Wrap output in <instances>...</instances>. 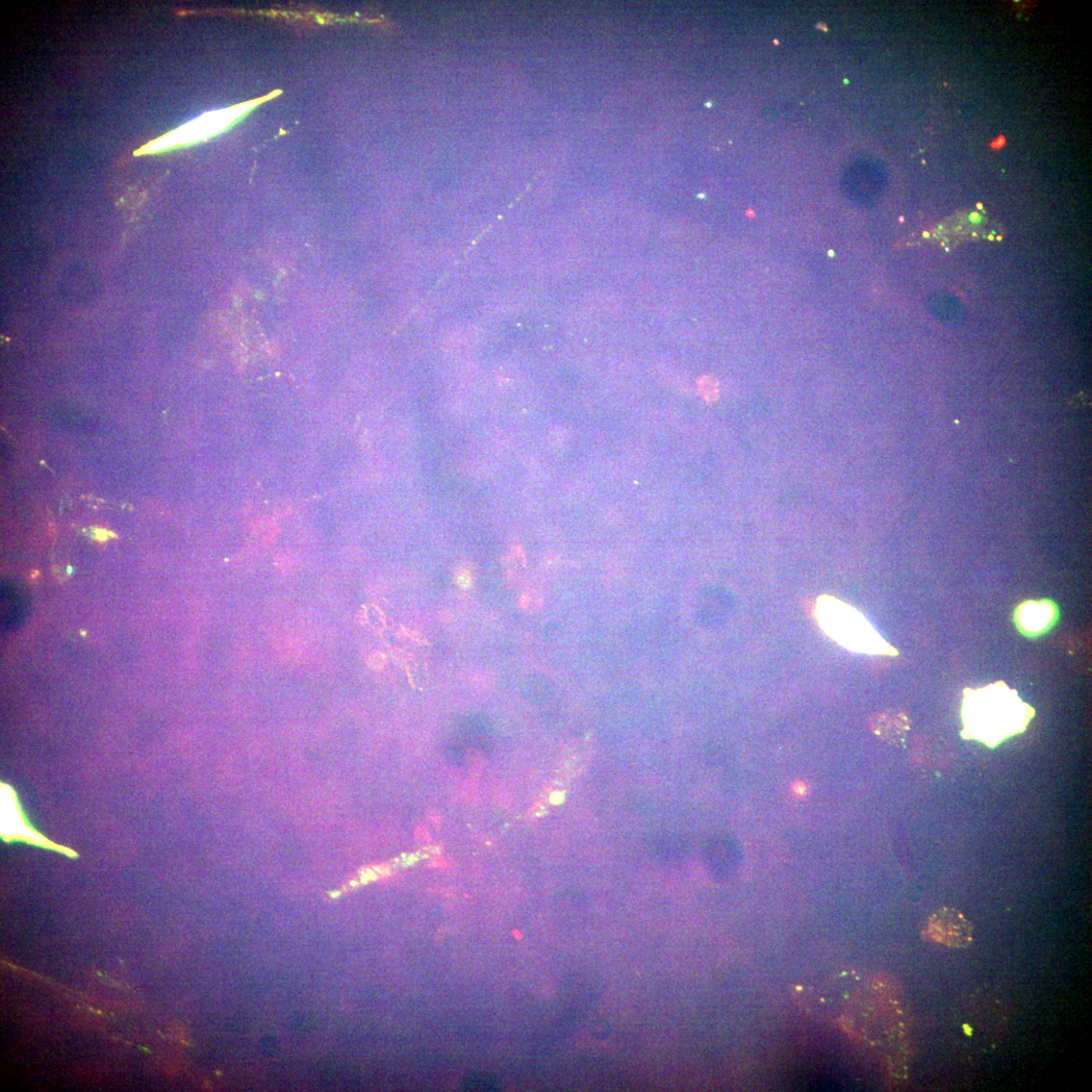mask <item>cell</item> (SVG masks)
<instances>
[{"label": "cell", "mask_w": 1092, "mask_h": 1092, "mask_svg": "<svg viewBox=\"0 0 1092 1092\" xmlns=\"http://www.w3.org/2000/svg\"><path fill=\"white\" fill-rule=\"evenodd\" d=\"M1036 711L1004 681L980 688H965L961 709L962 739L995 749L1024 733Z\"/></svg>", "instance_id": "cell-1"}, {"label": "cell", "mask_w": 1092, "mask_h": 1092, "mask_svg": "<svg viewBox=\"0 0 1092 1092\" xmlns=\"http://www.w3.org/2000/svg\"><path fill=\"white\" fill-rule=\"evenodd\" d=\"M815 616L827 636L850 652L870 655H898L896 648L880 636L858 609L840 599L821 596L816 603Z\"/></svg>", "instance_id": "cell-2"}, {"label": "cell", "mask_w": 1092, "mask_h": 1092, "mask_svg": "<svg viewBox=\"0 0 1092 1092\" xmlns=\"http://www.w3.org/2000/svg\"><path fill=\"white\" fill-rule=\"evenodd\" d=\"M259 101L260 100H258L257 103H249L231 109L210 112L202 115L182 125L181 128L155 141L149 142L138 149L134 155L137 157L157 155L163 151H169L174 148L207 140L228 128V126L240 116L249 111L251 107L256 106Z\"/></svg>", "instance_id": "cell-3"}, {"label": "cell", "mask_w": 1092, "mask_h": 1092, "mask_svg": "<svg viewBox=\"0 0 1092 1092\" xmlns=\"http://www.w3.org/2000/svg\"><path fill=\"white\" fill-rule=\"evenodd\" d=\"M923 935L933 943L967 948L973 942V927L960 911L945 907L933 914Z\"/></svg>", "instance_id": "cell-4"}, {"label": "cell", "mask_w": 1092, "mask_h": 1092, "mask_svg": "<svg viewBox=\"0 0 1092 1092\" xmlns=\"http://www.w3.org/2000/svg\"><path fill=\"white\" fill-rule=\"evenodd\" d=\"M1058 605L1050 599L1027 600L1015 608L1013 622L1027 639H1038L1048 633L1058 622Z\"/></svg>", "instance_id": "cell-5"}, {"label": "cell", "mask_w": 1092, "mask_h": 1092, "mask_svg": "<svg viewBox=\"0 0 1092 1092\" xmlns=\"http://www.w3.org/2000/svg\"><path fill=\"white\" fill-rule=\"evenodd\" d=\"M2 802L6 803L9 806V808L12 810L13 815L15 816V818L17 819V822H18L17 825L12 824V826L11 825L2 826V831L7 830L9 828H12V831H10L9 833H7L6 835L3 836L4 840H6L7 842H10V841H13V840H20V841H24V842H27L29 844H34V845L41 846V847H44V848L55 849V850H57L61 853H64L66 855L74 856V854L71 851H69L65 848H62V847H58V846L49 842L48 840H46L45 837H43L41 834H39L34 829H32L27 825V823H25L23 821L24 819L22 818V815H21V812H20L21 810L19 809L15 792L12 789H10V786H8L6 784H2Z\"/></svg>", "instance_id": "cell-6"}, {"label": "cell", "mask_w": 1092, "mask_h": 1092, "mask_svg": "<svg viewBox=\"0 0 1092 1092\" xmlns=\"http://www.w3.org/2000/svg\"><path fill=\"white\" fill-rule=\"evenodd\" d=\"M909 727V722L903 714H881L871 721L872 730L885 739H895Z\"/></svg>", "instance_id": "cell-7"}, {"label": "cell", "mask_w": 1092, "mask_h": 1092, "mask_svg": "<svg viewBox=\"0 0 1092 1092\" xmlns=\"http://www.w3.org/2000/svg\"><path fill=\"white\" fill-rule=\"evenodd\" d=\"M15 590H3V623L13 626L23 615L22 603Z\"/></svg>", "instance_id": "cell-8"}, {"label": "cell", "mask_w": 1092, "mask_h": 1092, "mask_svg": "<svg viewBox=\"0 0 1092 1092\" xmlns=\"http://www.w3.org/2000/svg\"><path fill=\"white\" fill-rule=\"evenodd\" d=\"M500 1087L499 1080L493 1075L476 1074L470 1076L464 1083V1090L469 1091H493Z\"/></svg>", "instance_id": "cell-9"}, {"label": "cell", "mask_w": 1092, "mask_h": 1092, "mask_svg": "<svg viewBox=\"0 0 1092 1092\" xmlns=\"http://www.w3.org/2000/svg\"><path fill=\"white\" fill-rule=\"evenodd\" d=\"M700 387L705 398L714 399L717 396V385L714 380L704 378Z\"/></svg>", "instance_id": "cell-10"}, {"label": "cell", "mask_w": 1092, "mask_h": 1092, "mask_svg": "<svg viewBox=\"0 0 1092 1092\" xmlns=\"http://www.w3.org/2000/svg\"><path fill=\"white\" fill-rule=\"evenodd\" d=\"M794 787H795L794 792L797 794L803 795L805 793L806 787L803 783H797Z\"/></svg>", "instance_id": "cell-11"}]
</instances>
